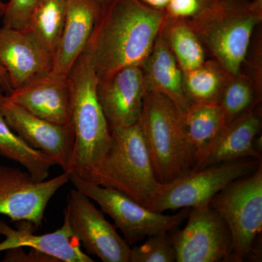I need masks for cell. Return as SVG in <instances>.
<instances>
[{
    "label": "cell",
    "mask_w": 262,
    "mask_h": 262,
    "mask_svg": "<svg viewBox=\"0 0 262 262\" xmlns=\"http://www.w3.org/2000/svg\"><path fill=\"white\" fill-rule=\"evenodd\" d=\"M189 24L207 53L231 75L239 72L255 31L262 20V3L214 0Z\"/></svg>",
    "instance_id": "4"
},
{
    "label": "cell",
    "mask_w": 262,
    "mask_h": 262,
    "mask_svg": "<svg viewBox=\"0 0 262 262\" xmlns=\"http://www.w3.org/2000/svg\"><path fill=\"white\" fill-rule=\"evenodd\" d=\"M6 8L7 3L0 0V18H3V15H4L5 13V10H6Z\"/></svg>",
    "instance_id": "32"
},
{
    "label": "cell",
    "mask_w": 262,
    "mask_h": 262,
    "mask_svg": "<svg viewBox=\"0 0 262 262\" xmlns=\"http://www.w3.org/2000/svg\"><path fill=\"white\" fill-rule=\"evenodd\" d=\"M5 95L4 91L2 89L1 86H0V99L3 97Z\"/></svg>",
    "instance_id": "33"
},
{
    "label": "cell",
    "mask_w": 262,
    "mask_h": 262,
    "mask_svg": "<svg viewBox=\"0 0 262 262\" xmlns=\"http://www.w3.org/2000/svg\"><path fill=\"white\" fill-rule=\"evenodd\" d=\"M21 225L13 229L0 220V252L17 248H29L50 255L59 262H94L91 256L81 250L80 244L71 233L67 222L61 228L51 233L35 234L32 224L19 222Z\"/></svg>",
    "instance_id": "18"
},
{
    "label": "cell",
    "mask_w": 262,
    "mask_h": 262,
    "mask_svg": "<svg viewBox=\"0 0 262 262\" xmlns=\"http://www.w3.org/2000/svg\"><path fill=\"white\" fill-rule=\"evenodd\" d=\"M213 2L214 0H170L164 10V17L189 20L201 13Z\"/></svg>",
    "instance_id": "28"
},
{
    "label": "cell",
    "mask_w": 262,
    "mask_h": 262,
    "mask_svg": "<svg viewBox=\"0 0 262 262\" xmlns=\"http://www.w3.org/2000/svg\"><path fill=\"white\" fill-rule=\"evenodd\" d=\"M175 249L169 232L148 237L144 244L131 248L130 262H174Z\"/></svg>",
    "instance_id": "26"
},
{
    "label": "cell",
    "mask_w": 262,
    "mask_h": 262,
    "mask_svg": "<svg viewBox=\"0 0 262 262\" xmlns=\"http://www.w3.org/2000/svg\"><path fill=\"white\" fill-rule=\"evenodd\" d=\"M5 96L35 116L60 125L72 124L69 77H58L50 72Z\"/></svg>",
    "instance_id": "16"
},
{
    "label": "cell",
    "mask_w": 262,
    "mask_h": 262,
    "mask_svg": "<svg viewBox=\"0 0 262 262\" xmlns=\"http://www.w3.org/2000/svg\"><path fill=\"white\" fill-rule=\"evenodd\" d=\"M261 106L227 124L196 158L192 171L235 160H261Z\"/></svg>",
    "instance_id": "13"
},
{
    "label": "cell",
    "mask_w": 262,
    "mask_h": 262,
    "mask_svg": "<svg viewBox=\"0 0 262 262\" xmlns=\"http://www.w3.org/2000/svg\"><path fill=\"white\" fill-rule=\"evenodd\" d=\"M70 171L42 182L33 180L21 169L0 165V215L13 222H27L42 227L51 198L70 182Z\"/></svg>",
    "instance_id": "11"
},
{
    "label": "cell",
    "mask_w": 262,
    "mask_h": 262,
    "mask_svg": "<svg viewBox=\"0 0 262 262\" xmlns=\"http://www.w3.org/2000/svg\"><path fill=\"white\" fill-rule=\"evenodd\" d=\"M53 58L27 30L0 27V66L13 90L50 73Z\"/></svg>",
    "instance_id": "15"
},
{
    "label": "cell",
    "mask_w": 262,
    "mask_h": 262,
    "mask_svg": "<svg viewBox=\"0 0 262 262\" xmlns=\"http://www.w3.org/2000/svg\"><path fill=\"white\" fill-rule=\"evenodd\" d=\"M255 1L258 2V3H262V0H255Z\"/></svg>",
    "instance_id": "34"
},
{
    "label": "cell",
    "mask_w": 262,
    "mask_h": 262,
    "mask_svg": "<svg viewBox=\"0 0 262 262\" xmlns=\"http://www.w3.org/2000/svg\"><path fill=\"white\" fill-rule=\"evenodd\" d=\"M261 81L242 69L236 75H231L219 102L225 113L226 125L261 106Z\"/></svg>",
    "instance_id": "22"
},
{
    "label": "cell",
    "mask_w": 262,
    "mask_h": 262,
    "mask_svg": "<svg viewBox=\"0 0 262 262\" xmlns=\"http://www.w3.org/2000/svg\"><path fill=\"white\" fill-rule=\"evenodd\" d=\"M159 34L183 72L194 70L206 61V49L189 20L164 17Z\"/></svg>",
    "instance_id": "20"
},
{
    "label": "cell",
    "mask_w": 262,
    "mask_h": 262,
    "mask_svg": "<svg viewBox=\"0 0 262 262\" xmlns=\"http://www.w3.org/2000/svg\"><path fill=\"white\" fill-rule=\"evenodd\" d=\"M209 205L225 221L230 232L232 261L258 257L262 229V164L251 175L229 184Z\"/></svg>",
    "instance_id": "6"
},
{
    "label": "cell",
    "mask_w": 262,
    "mask_h": 262,
    "mask_svg": "<svg viewBox=\"0 0 262 262\" xmlns=\"http://www.w3.org/2000/svg\"><path fill=\"white\" fill-rule=\"evenodd\" d=\"M184 124L196 160L226 126L225 113L220 103H192L184 112Z\"/></svg>",
    "instance_id": "24"
},
{
    "label": "cell",
    "mask_w": 262,
    "mask_h": 262,
    "mask_svg": "<svg viewBox=\"0 0 262 262\" xmlns=\"http://www.w3.org/2000/svg\"><path fill=\"white\" fill-rule=\"evenodd\" d=\"M141 3L152 8V9L163 12L166 8L170 0H139Z\"/></svg>",
    "instance_id": "31"
},
{
    "label": "cell",
    "mask_w": 262,
    "mask_h": 262,
    "mask_svg": "<svg viewBox=\"0 0 262 262\" xmlns=\"http://www.w3.org/2000/svg\"><path fill=\"white\" fill-rule=\"evenodd\" d=\"M184 112L165 95L146 91L139 123L160 184L189 173L195 165L196 149L188 137Z\"/></svg>",
    "instance_id": "2"
},
{
    "label": "cell",
    "mask_w": 262,
    "mask_h": 262,
    "mask_svg": "<svg viewBox=\"0 0 262 262\" xmlns=\"http://www.w3.org/2000/svg\"><path fill=\"white\" fill-rule=\"evenodd\" d=\"M67 0H42L33 11L27 32L53 56L61 39Z\"/></svg>",
    "instance_id": "25"
},
{
    "label": "cell",
    "mask_w": 262,
    "mask_h": 262,
    "mask_svg": "<svg viewBox=\"0 0 262 262\" xmlns=\"http://www.w3.org/2000/svg\"><path fill=\"white\" fill-rule=\"evenodd\" d=\"M69 80L72 90L75 146L67 171L89 181L108 151L112 133L98 102L97 75L84 52L74 65Z\"/></svg>",
    "instance_id": "3"
},
{
    "label": "cell",
    "mask_w": 262,
    "mask_h": 262,
    "mask_svg": "<svg viewBox=\"0 0 262 262\" xmlns=\"http://www.w3.org/2000/svg\"><path fill=\"white\" fill-rule=\"evenodd\" d=\"M140 67L146 91L165 95L184 111L192 104L184 92L183 71L160 34Z\"/></svg>",
    "instance_id": "19"
},
{
    "label": "cell",
    "mask_w": 262,
    "mask_h": 262,
    "mask_svg": "<svg viewBox=\"0 0 262 262\" xmlns=\"http://www.w3.org/2000/svg\"><path fill=\"white\" fill-rule=\"evenodd\" d=\"M0 111L7 123L29 145L52 158L67 171L75 146L72 124L60 125L35 116L6 96L0 99Z\"/></svg>",
    "instance_id": "12"
},
{
    "label": "cell",
    "mask_w": 262,
    "mask_h": 262,
    "mask_svg": "<svg viewBox=\"0 0 262 262\" xmlns=\"http://www.w3.org/2000/svg\"><path fill=\"white\" fill-rule=\"evenodd\" d=\"M163 20V12L139 0H102L101 13L84 51L98 79L142 64Z\"/></svg>",
    "instance_id": "1"
},
{
    "label": "cell",
    "mask_w": 262,
    "mask_h": 262,
    "mask_svg": "<svg viewBox=\"0 0 262 262\" xmlns=\"http://www.w3.org/2000/svg\"><path fill=\"white\" fill-rule=\"evenodd\" d=\"M42 0H10L3 17V26L18 30H24L33 11Z\"/></svg>",
    "instance_id": "27"
},
{
    "label": "cell",
    "mask_w": 262,
    "mask_h": 262,
    "mask_svg": "<svg viewBox=\"0 0 262 262\" xmlns=\"http://www.w3.org/2000/svg\"><path fill=\"white\" fill-rule=\"evenodd\" d=\"M70 182L113 219L129 245L153 234L176 230L190 211V208H184L173 215L151 211L125 194L84 180L73 172H70Z\"/></svg>",
    "instance_id": "7"
},
{
    "label": "cell",
    "mask_w": 262,
    "mask_h": 262,
    "mask_svg": "<svg viewBox=\"0 0 262 262\" xmlns=\"http://www.w3.org/2000/svg\"><path fill=\"white\" fill-rule=\"evenodd\" d=\"M112 141L89 182L115 189L146 207L159 189L139 122L111 129Z\"/></svg>",
    "instance_id": "5"
},
{
    "label": "cell",
    "mask_w": 262,
    "mask_h": 262,
    "mask_svg": "<svg viewBox=\"0 0 262 262\" xmlns=\"http://www.w3.org/2000/svg\"><path fill=\"white\" fill-rule=\"evenodd\" d=\"M6 251L3 261L59 262L53 256L34 249H31L29 253L24 252L22 248H13Z\"/></svg>",
    "instance_id": "29"
},
{
    "label": "cell",
    "mask_w": 262,
    "mask_h": 262,
    "mask_svg": "<svg viewBox=\"0 0 262 262\" xmlns=\"http://www.w3.org/2000/svg\"><path fill=\"white\" fill-rule=\"evenodd\" d=\"M102 8V0H67L61 39L53 55L51 73L68 77L83 53Z\"/></svg>",
    "instance_id": "17"
},
{
    "label": "cell",
    "mask_w": 262,
    "mask_h": 262,
    "mask_svg": "<svg viewBox=\"0 0 262 262\" xmlns=\"http://www.w3.org/2000/svg\"><path fill=\"white\" fill-rule=\"evenodd\" d=\"M230 76L214 58L207 59L194 70L183 72L184 92L191 103H219Z\"/></svg>",
    "instance_id": "23"
},
{
    "label": "cell",
    "mask_w": 262,
    "mask_h": 262,
    "mask_svg": "<svg viewBox=\"0 0 262 262\" xmlns=\"http://www.w3.org/2000/svg\"><path fill=\"white\" fill-rule=\"evenodd\" d=\"M146 89L140 66L98 79L96 94L110 129L137 123Z\"/></svg>",
    "instance_id": "14"
},
{
    "label": "cell",
    "mask_w": 262,
    "mask_h": 262,
    "mask_svg": "<svg viewBox=\"0 0 262 262\" xmlns=\"http://www.w3.org/2000/svg\"><path fill=\"white\" fill-rule=\"evenodd\" d=\"M63 215L71 233L89 254L103 262H130V245L78 189L70 191Z\"/></svg>",
    "instance_id": "9"
},
{
    "label": "cell",
    "mask_w": 262,
    "mask_h": 262,
    "mask_svg": "<svg viewBox=\"0 0 262 262\" xmlns=\"http://www.w3.org/2000/svg\"><path fill=\"white\" fill-rule=\"evenodd\" d=\"M0 155L18 163L35 182L49 177L50 170L56 163L48 155L29 145L7 123L0 111Z\"/></svg>",
    "instance_id": "21"
},
{
    "label": "cell",
    "mask_w": 262,
    "mask_h": 262,
    "mask_svg": "<svg viewBox=\"0 0 262 262\" xmlns=\"http://www.w3.org/2000/svg\"><path fill=\"white\" fill-rule=\"evenodd\" d=\"M185 227L170 234L177 262L232 261L231 234L210 205L191 208Z\"/></svg>",
    "instance_id": "10"
},
{
    "label": "cell",
    "mask_w": 262,
    "mask_h": 262,
    "mask_svg": "<svg viewBox=\"0 0 262 262\" xmlns=\"http://www.w3.org/2000/svg\"><path fill=\"white\" fill-rule=\"evenodd\" d=\"M261 164V160L246 158L189 172L168 184H160L146 208L164 213L209 205L229 184L251 175Z\"/></svg>",
    "instance_id": "8"
},
{
    "label": "cell",
    "mask_w": 262,
    "mask_h": 262,
    "mask_svg": "<svg viewBox=\"0 0 262 262\" xmlns=\"http://www.w3.org/2000/svg\"><path fill=\"white\" fill-rule=\"evenodd\" d=\"M0 86L4 91L5 95L9 94L13 91L8 73L1 66H0Z\"/></svg>",
    "instance_id": "30"
}]
</instances>
